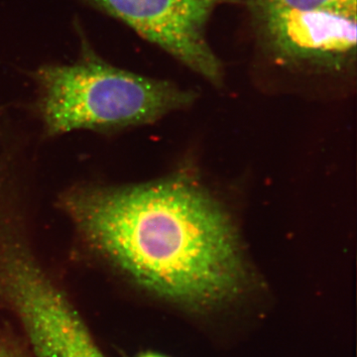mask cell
<instances>
[{
	"label": "cell",
	"mask_w": 357,
	"mask_h": 357,
	"mask_svg": "<svg viewBox=\"0 0 357 357\" xmlns=\"http://www.w3.org/2000/svg\"><path fill=\"white\" fill-rule=\"evenodd\" d=\"M121 21L213 86L223 82L222 61L206 40L218 0H77Z\"/></svg>",
	"instance_id": "obj_4"
},
{
	"label": "cell",
	"mask_w": 357,
	"mask_h": 357,
	"mask_svg": "<svg viewBox=\"0 0 357 357\" xmlns=\"http://www.w3.org/2000/svg\"><path fill=\"white\" fill-rule=\"evenodd\" d=\"M225 1L248 8L258 41L278 65L335 74L356 64V20L272 0H220Z\"/></svg>",
	"instance_id": "obj_3"
},
{
	"label": "cell",
	"mask_w": 357,
	"mask_h": 357,
	"mask_svg": "<svg viewBox=\"0 0 357 357\" xmlns=\"http://www.w3.org/2000/svg\"><path fill=\"white\" fill-rule=\"evenodd\" d=\"M139 357H165V356H159V354H143V356H141Z\"/></svg>",
	"instance_id": "obj_7"
},
{
	"label": "cell",
	"mask_w": 357,
	"mask_h": 357,
	"mask_svg": "<svg viewBox=\"0 0 357 357\" xmlns=\"http://www.w3.org/2000/svg\"><path fill=\"white\" fill-rule=\"evenodd\" d=\"M31 77L37 91L35 109L48 137L153 123L197 98L195 91L172 82L115 67L84 37L77 61L40 66Z\"/></svg>",
	"instance_id": "obj_2"
},
{
	"label": "cell",
	"mask_w": 357,
	"mask_h": 357,
	"mask_svg": "<svg viewBox=\"0 0 357 357\" xmlns=\"http://www.w3.org/2000/svg\"><path fill=\"white\" fill-rule=\"evenodd\" d=\"M0 357H13L11 356L10 354H9L8 351H6V349H3V347L0 345Z\"/></svg>",
	"instance_id": "obj_6"
},
{
	"label": "cell",
	"mask_w": 357,
	"mask_h": 357,
	"mask_svg": "<svg viewBox=\"0 0 357 357\" xmlns=\"http://www.w3.org/2000/svg\"><path fill=\"white\" fill-rule=\"evenodd\" d=\"M283 6L307 10L328 11L356 20L357 0H272Z\"/></svg>",
	"instance_id": "obj_5"
},
{
	"label": "cell",
	"mask_w": 357,
	"mask_h": 357,
	"mask_svg": "<svg viewBox=\"0 0 357 357\" xmlns=\"http://www.w3.org/2000/svg\"><path fill=\"white\" fill-rule=\"evenodd\" d=\"M59 204L93 255L162 299L202 311L245 288L248 264L229 213L187 176L73 185Z\"/></svg>",
	"instance_id": "obj_1"
}]
</instances>
